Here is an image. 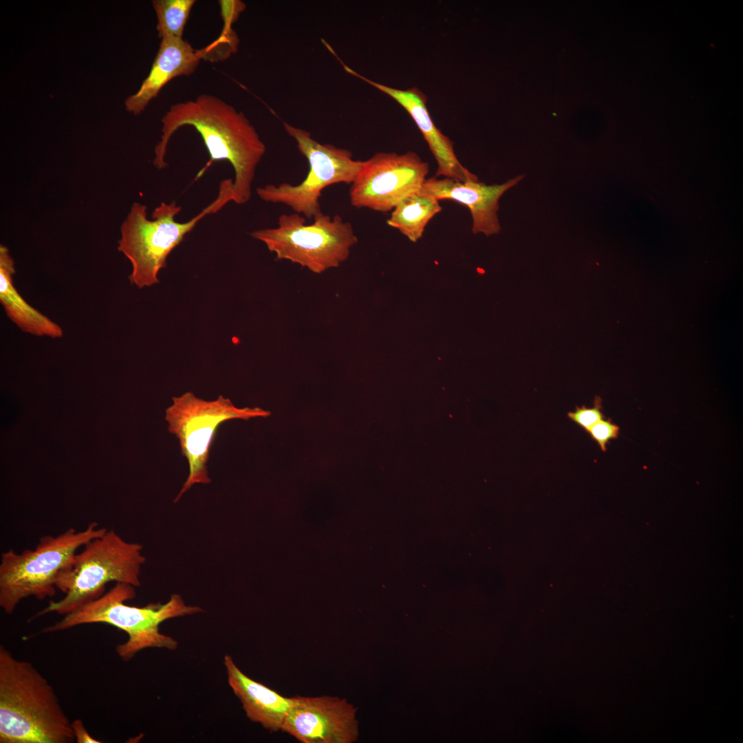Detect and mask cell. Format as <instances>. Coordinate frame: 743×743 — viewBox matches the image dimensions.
Returning <instances> with one entry per match:
<instances>
[{
	"label": "cell",
	"instance_id": "cell-1",
	"mask_svg": "<svg viewBox=\"0 0 743 743\" xmlns=\"http://www.w3.org/2000/svg\"><path fill=\"white\" fill-rule=\"evenodd\" d=\"M162 136L155 147L154 166L164 169L169 142L180 127L192 126L200 134L210 155L199 176L213 162L226 160L234 172L233 202L247 203L251 197L255 170L266 146L246 116L220 98L202 94L195 100L170 107L162 118Z\"/></svg>",
	"mask_w": 743,
	"mask_h": 743
},
{
	"label": "cell",
	"instance_id": "cell-2",
	"mask_svg": "<svg viewBox=\"0 0 743 743\" xmlns=\"http://www.w3.org/2000/svg\"><path fill=\"white\" fill-rule=\"evenodd\" d=\"M72 722L34 665L0 646V742L72 743Z\"/></svg>",
	"mask_w": 743,
	"mask_h": 743
},
{
	"label": "cell",
	"instance_id": "cell-3",
	"mask_svg": "<svg viewBox=\"0 0 743 743\" xmlns=\"http://www.w3.org/2000/svg\"><path fill=\"white\" fill-rule=\"evenodd\" d=\"M135 588L130 584L116 583L107 592L63 616L61 620L44 628L41 632H56L90 623L112 625L128 635V640L116 647L117 654L125 661L147 648L175 649L177 642L160 633V625L168 619L195 614L203 610L198 606L186 605L182 596L176 594L163 604L128 605L125 601L136 596Z\"/></svg>",
	"mask_w": 743,
	"mask_h": 743
},
{
	"label": "cell",
	"instance_id": "cell-4",
	"mask_svg": "<svg viewBox=\"0 0 743 743\" xmlns=\"http://www.w3.org/2000/svg\"><path fill=\"white\" fill-rule=\"evenodd\" d=\"M234 200L233 180H223L217 197L199 214L186 222H178L176 215L182 207L173 201L161 202L147 216V206L134 202L120 227L118 249L130 261L132 271L129 279L138 288L159 282L158 274L166 265V258L205 216L215 213Z\"/></svg>",
	"mask_w": 743,
	"mask_h": 743
},
{
	"label": "cell",
	"instance_id": "cell-5",
	"mask_svg": "<svg viewBox=\"0 0 743 743\" xmlns=\"http://www.w3.org/2000/svg\"><path fill=\"white\" fill-rule=\"evenodd\" d=\"M142 551V545L127 542L114 530L107 529L84 545L60 572L56 585L65 596L50 601L32 618L54 612L69 614L102 596L110 582L140 586V571L146 561Z\"/></svg>",
	"mask_w": 743,
	"mask_h": 743
},
{
	"label": "cell",
	"instance_id": "cell-6",
	"mask_svg": "<svg viewBox=\"0 0 743 743\" xmlns=\"http://www.w3.org/2000/svg\"><path fill=\"white\" fill-rule=\"evenodd\" d=\"M107 528L96 521L83 530L70 528L61 534L40 538L34 550L17 553L10 549L1 553L0 562V607L8 614L28 597L43 600L56 594L60 572L72 561L77 550L102 535Z\"/></svg>",
	"mask_w": 743,
	"mask_h": 743
},
{
	"label": "cell",
	"instance_id": "cell-7",
	"mask_svg": "<svg viewBox=\"0 0 743 743\" xmlns=\"http://www.w3.org/2000/svg\"><path fill=\"white\" fill-rule=\"evenodd\" d=\"M250 235L264 243L278 259L289 260L317 274L339 266L357 242L351 223L339 215L331 217L323 213L310 224L298 213L283 214L277 227L255 230Z\"/></svg>",
	"mask_w": 743,
	"mask_h": 743
},
{
	"label": "cell",
	"instance_id": "cell-8",
	"mask_svg": "<svg viewBox=\"0 0 743 743\" xmlns=\"http://www.w3.org/2000/svg\"><path fill=\"white\" fill-rule=\"evenodd\" d=\"M172 400L165 412L168 431L178 439L182 454L189 466L188 477L174 499L175 503L194 484L211 482L207 469L210 449L223 422L266 417L270 412L259 407L238 408L222 395L214 400H205L188 391L173 397Z\"/></svg>",
	"mask_w": 743,
	"mask_h": 743
},
{
	"label": "cell",
	"instance_id": "cell-9",
	"mask_svg": "<svg viewBox=\"0 0 743 743\" xmlns=\"http://www.w3.org/2000/svg\"><path fill=\"white\" fill-rule=\"evenodd\" d=\"M283 127L308 160V173L297 185L267 184L259 187L256 192L264 202L285 204L296 213L314 219L323 213L319 201L322 191L334 184H351L358 175L363 161L354 160L352 152L347 149L317 142L306 130L287 122L283 123Z\"/></svg>",
	"mask_w": 743,
	"mask_h": 743
},
{
	"label": "cell",
	"instance_id": "cell-10",
	"mask_svg": "<svg viewBox=\"0 0 743 743\" xmlns=\"http://www.w3.org/2000/svg\"><path fill=\"white\" fill-rule=\"evenodd\" d=\"M429 171L428 162L415 152L376 153L363 161L350 184V203L358 208L392 211L406 197L420 191Z\"/></svg>",
	"mask_w": 743,
	"mask_h": 743
},
{
	"label": "cell",
	"instance_id": "cell-11",
	"mask_svg": "<svg viewBox=\"0 0 743 743\" xmlns=\"http://www.w3.org/2000/svg\"><path fill=\"white\" fill-rule=\"evenodd\" d=\"M356 710L345 698L294 696L281 731L301 743H352L358 735Z\"/></svg>",
	"mask_w": 743,
	"mask_h": 743
},
{
	"label": "cell",
	"instance_id": "cell-12",
	"mask_svg": "<svg viewBox=\"0 0 743 743\" xmlns=\"http://www.w3.org/2000/svg\"><path fill=\"white\" fill-rule=\"evenodd\" d=\"M343 65L349 74L389 96L409 113L437 162L436 176L442 175L461 182L478 180L477 177L458 160L453 142L435 126L427 107V97L419 89L411 87L402 90L390 87L361 76L345 64Z\"/></svg>",
	"mask_w": 743,
	"mask_h": 743
},
{
	"label": "cell",
	"instance_id": "cell-13",
	"mask_svg": "<svg viewBox=\"0 0 743 743\" xmlns=\"http://www.w3.org/2000/svg\"><path fill=\"white\" fill-rule=\"evenodd\" d=\"M523 177L524 175H519L503 184L493 185L478 180L461 182L448 177H431L425 180L420 192L438 201L451 200L465 205L471 214L473 233L491 235L501 228L497 216L499 198Z\"/></svg>",
	"mask_w": 743,
	"mask_h": 743
},
{
	"label": "cell",
	"instance_id": "cell-14",
	"mask_svg": "<svg viewBox=\"0 0 743 743\" xmlns=\"http://www.w3.org/2000/svg\"><path fill=\"white\" fill-rule=\"evenodd\" d=\"M200 60L198 50L182 38L162 39L148 76L139 89L125 100L126 109L133 115L140 114L168 82L194 73Z\"/></svg>",
	"mask_w": 743,
	"mask_h": 743
},
{
	"label": "cell",
	"instance_id": "cell-15",
	"mask_svg": "<svg viewBox=\"0 0 743 743\" xmlns=\"http://www.w3.org/2000/svg\"><path fill=\"white\" fill-rule=\"evenodd\" d=\"M224 665L228 685L240 700L247 718L270 732L281 731L292 705L293 697L281 696L249 678L237 666L230 655L224 656Z\"/></svg>",
	"mask_w": 743,
	"mask_h": 743
},
{
	"label": "cell",
	"instance_id": "cell-16",
	"mask_svg": "<svg viewBox=\"0 0 743 743\" xmlns=\"http://www.w3.org/2000/svg\"><path fill=\"white\" fill-rule=\"evenodd\" d=\"M14 261L9 250L0 246V302L8 318L23 332L57 338L63 336L62 327L29 305L13 283Z\"/></svg>",
	"mask_w": 743,
	"mask_h": 743
},
{
	"label": "cell",
	"instance_id": "cell-17",
	"mask_svg": "<svg viewBox=\"0 0 743 743\" xmlns=\"http://www.w3.org/2000/svg\"><path fill=\"white\" fill-rule=\"evenodd\" d=\"M441 211L437 199L418 191L406 197L395 206L387 224L398 229L411 241H416L429 221Z\"/></svg>",
	"mask_w": 743,
	"mask_h": 743
},
{
	"label": "cell",
	"instance_id": "cell-18",
	"mask_svg": "<svg viewBox=\"0 0 743 743\" xmlns=\"http://www.w3.org/2000/svg\"><path fill=\"white\" fill-rule=\"evenodd\" d=\"M195 0H153L157 17L156 29L161 39L182 38L184 29Z\"/></svg>",
	"mask_w": 743,
	"mask_h": 743
},
{
	"label": "cell",
	"instance_id": "cell-19",
	"mask_svg": "<svg viewBox=\"0 0 743 743\" xmlns=\"http://www.w3.org/2000/svg\"><path fill=\"white\" fill-rule=\"evenodd\" d=\"M239 39L232 28L223 27L220 35L206 47L198 50L201 59L210 62L225 60L237 50Z\"/></svg>",
	"mask_w": 743,
	"mask_h": 743
},
{
	"label": "cell",
	"instance_id": "cell-20",
	"mask_svg": "<svg viewBox=\"0 0 743 743\" xmlns=\"http://www.w3.org/2000/svg\"><path fill=\"white\" fill-rule=\"evenodd\" d=\"M568 417L587 431L592 425L604 418L601 398L596 396L592 407L588 408L584 405L577 407L574 411L568 413Z\"/></svg>",
	"mask_w": 743,
	"mask_h": 743
},
{
	"label": "cell",
	"instance_id": "cell-21",
	"mask_svg": "<svg viewBox=\"0 0 743 743\" xmlns=\"http://www.w3.org/2000/svg\"><path fill=\"white\" fill-rule=\"evenodd\" d=\"M587 431L592 439L599 444L601 449L605 452L610 440L618 437L620 427L610 418L602 419L592 425Z\"/></svg>",
	"mask_w": 743,
	"mask_h": 743
},
{
	"label": "cell",
	"instance_id": "cell-22",
	"mask_svg": "<svg viewBox=\"0 0 743 743\" xmlns=\"http://www.w3.org/2000/svg\"><path fill=\"white\" fill-rule=\"evenodd\" d=\"M220 14L224 23L223 27L232 28L240 14L245 10L246 4L239 0H219Z\"/></svg>",
	"mask_w": 743,
	"mask_h": 743
},
{
	"label": "cell",
	"instance_id": "cell-23",
	"mask_svg": "<svg viewBox=\"0 0 743 743\" xmlns=\"http://www.w3.org/2000/svg\"><path fill=\"white\" fill-rule=\"evenodd\" d=\"M72 728L75 740L77 743H100V741L94 738L87 731L81 720L76 719L72 722Z\"/></svg>",
	"mask_w": 743,
	"mask_h": 743
}]
</instances>
